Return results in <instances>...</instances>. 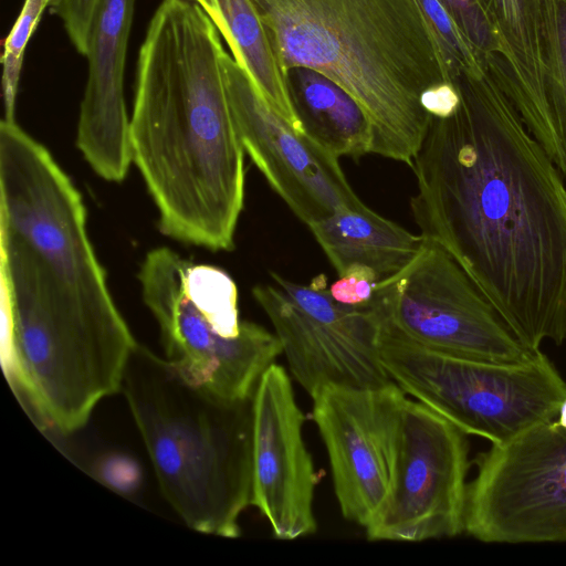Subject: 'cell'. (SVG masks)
Returning a JSON list of instances; mask_svg holds the SVG:
<instances>
[{
  "mask_svg": "<svg viewBox=\"0 0 566 566\" xmlns=\"http://www.w3.org/2000/svg\"><path fill=\"white\" fill-rule=\"evenodd\" d=\"M484 6L493 50L507 63L500 90L544 148L548 126L541 0H484Z\"/></svg>",
  "mask_w": 566,
  "mask_h": 566,
  "instance_id": "cell-16",
  "label": "cell"
},
{
  "mask_svg": "<svg viewBox=\"0 0 566 566\" xmlns=\"http://www.w3.org/2000/svg\"><path fill=\"white\" fill-rule=\"evenodd\" d=\"M188 261L160 247L146 254L138 272L164 358L185 381L217 398L251 399L264 371L282 354L281 344L274 333L248 321L238 335H223L187 291Z\"/></svg>",
  "mask_w": 566,
  "mask_h": 566,
  "instance_id": "cell-8",
  "label": "cell"
},
{
  "mask_svg": "<svg viewBox=\"0 0 566 566\" xmlns=\"http://www.w3.org/2000/svg\"><path fill=\"white\" fill-rule=\"evenodd\" d=\"M292 102L304 133L337 156L371 153L373 126L358 103L333 81L310 69L287 73Z\"/></svg>",
  "mask_w": 566,
  "mask_h": 566,
  "instance_id": "cell-18",
  "label": "cell"
},
{
  "mask_svg": "<svg viewBox=\"0 0 566 566\" xmlns=\"http://www.w3.org/2000/svg\"><path fill=\"white\" fill-rule=\"evenodd\" d=\"M287 73L310 69L369 118L371 153L411 166L431 116L424 91L453 83L419 0H252Z\"/></svg>",
  "mask_w": 566,
  "mask_h": 566,
  "instance_id": "cell-3",
  "label": "cell"
},
{
  "mask_svg": "<svg viewBox=\"0 0 566 566\" xmlns=\"http://www.w3.org/2000/svg\"><path fill=\"white\" fill-rule=\"evenodd\" d=\"M464 532L484 543L566 541L565 428L551 420L480 455Z\"/></svg>",
  "mask_w": 566,
  "mask_h": 566,
  "instance_id": "cell-9",
  "label": "cell"
},
{
  "mask_svg": "<svg viewBox=\"0 0 566 566\" xmlns=\"http://www.w3.org/2000/svg\"><path fill=\"white\" fill-rule=\"evenodd\" d=\"M369 306L379 326L426 347L494 363H524L527 348L458 261L426 239L397 274L379 281Z\"/></svg>",
  "mask_w": 566,
  "mask_h": 566,
  "instance_id": "cell-7",
  "label": "cell"
},
{
  "mask_svg": "<svg viewBox=\"0 0 566 566\" xmlns=\"http://www.w3.org/2000/svg\"><path fill=\"white\" fill-rule=\"evenodd\" d=\"M135 0H102L86 54L88 76L80 106L76 146L96 175L125 179L132 161L124 70Z\"/></svg>",
  "mask_w": 566,
  "mask_h": 566,
  "instance_id": "cell-15",
  "label": "cell"
},
{
  "mask_svg": "<svg viewBox=\"0 0 566 566\" xmlns=\"http://www.w3.org/2000/svg\"><path fill=\"white\" fill-rule=\"evenodd\" d=\"M59 0H24L20 14L3 43L2 95L4 118L15 119V99L27 45L48 8H54Z\"/></svg>",
  "mask_w": 566,
  "mask_h": 566,
  "instance_id": "cell-20",
  "label": "cell"
},
{
  "mask_svg": "<svg viewBox=\"0 0 566 566\" xmlns=\"http://www.w3.org/2000/svg\"><path fill=\"white\" fill-rule=\"evenodd\" d=\"M253 406L252 501L279 539L317 530L318 475L303 438L305 416L285 368L272 364L260 378Z\"/></svg>",
  "mask_w": 566,
  "mask_h": 566,
  "instance_id": "cell-14",
  "label": "cell"
},
{
  "mask_svg": "<svg viewBox=\"0 0 566 566\" xmlns=\"http://www.w3.org/2000/svg\"><path fill=\"white\" fill-rule=\"evenodd\" d=\"M378 282L377 275L370 269L354 266L338 276L329 286V292L333 298L343 305L364 307L371 302Z\"/></svg>",
  "mask_w": 566,
  "mask_h": 566,
  "instance_id": "cell-24",
  "label": "cell"
},
{
  "mask_svg": "<svg viewBox=\"0 0 566 566\" xmlns=\"http://www.w3.org/2000/svg\"><path fill=\"white\" fill-rule=\"evenodd\" d=\"M541 12L548 126L544 150L566 176V0H541Z\"/></svg>",
  "mask_w": 566,
  "mask_h": 566,
  "instance_id": "cell-19",
  "label": "cell"
},
{
  "mask_svg": "<svg viewBox=\"0 0 566 566\" xmlns=\"http://www.w3.org/2000/svg\"><path fill=\"white\" fill-rule=\"evenodd\" d=\"M420 101L430 116L444 117L457 108L460 95L453 83H442L424 91Z\"/></svg>",
  "mask_w": 566,
  "mask_h": 566,
  "instance_id": "cell-25",
  "label": "cell"
},
{
  "mask_svg": "<svg viewBox=\"0 0 566 566\" xmlns=\"http://www.w3.org/2000/svg\"><path fill=\"white\" fill-rule=\"evenodd\" d=\"M380 361L407 396L465 434L492 444L554 420L566 381L541 350L524 363H494L436 350L380 327Z\"/></svg>",
  "mask_w": 566,
  "mask_h": 566,
  "instance_id": "cell-6",
  "label": "cell"
},
{
  "mask_svg": "<svg viewBox=\"0 0 566 566\" xmlns=\"http://www.w3.org/2000/svg\"><path fill=\"white\" fill-rule=\"evenodd\" d=\"M311 398L340 513L366 528L390 492L407 395L390 381L378 387L329 384Z\"/></svg>",
  "mask_w": 566,
  "mask_h": 566,
  "instance_id": "cell-12",
  "label": "cell"
},
{
  "mask_svg": "<svg viewBox=\"0 0 566 566\" xmlns=\"http://www.w3.org/2000/svg\"><path fill=\"white\" fill-rule=\"evenodd\" d=\"M102 0H59L53 12L62 20L76 51L86 56Z\"/></svg>",
  "mask_w": 566,
  "mask_h": 566,
  "instance_id": "cell-22",
  "label": "cell"
},
{
  "mask_svg": "<svg viewBox=\"0 0 566 566\" xmlns=\"http://www.w3.org/2000/svg\"><path fill=\"white\" fill-rule=\"evenodd\" d=\"M270 274L276 285L258 284L252 295L273 325L292 376L310 396L329 384L392 381L378 355L380 326L369 306L336 302L324 274L307 285Z\"/></svg>",
  "mask_w": 566,
  "mask_h": 566,
  "instance_id": "cell-10",
  "label": "cell"
},
{
  "mask_svg": "<svg viewBox=\"0 0 566 566\" xmlns=\"http://www.w3.org/2000/svg\"><path fill=\"white\" fill-rule=\"evenodd\" d=\"M338 276L366 266L378 280L400 272L421 250L424 238L378 214L366 205L339 208L308 226Z\"/></svg>",
  "mask_w": 566,
  "mask_h": 566,
  "instance_id": "cell-17",
  "label": "cell"
},
{
  "mask_svg": "<svg viewBox=\"0 0 566 566\" xmlns=\"http://www.w3.org/2000/svg\"><path fill=\"white\" fill-rule=\"evenodd\" d=\"M558 420L557 422L566 429V399L563 401L560 409L558 411Z\"/></svg>",
  "mask_w": 566,
  "mask_h": 566,
  "instance_id": "cell-26",
  "label": "cell"
},
{
  "mask_svg": "<svg viewBox=\"0 0 566 566\" xmlns=\"http://www.w3.org/2000/svg\"><path fill=\"white\" fill-rule=\"evenodd\" d=\"M467 434L426 405L408 399L389 495L365 528L369 541L423 542L464 532Z\"/></svg>",
  "mask_w": 566,
  "mask_h": 566,
  "instance_id": "cell-11",
  "label": "cell"
},
{
  "mask_svg": "<svg viewBox=\"0 0 566 566\" xmlns=\"http://www.w3.org/2000/svg\"><path fill=\"white\" fill-rule=\"evenodd\" d=\"M122 391L160 491L182 522L202 534L239 537L252 501L253 397L217 398L140 345Z\"/></svg>",
  "mask_w": 566,
  "mask_h": 566,
  "instance_id": "cell-5",
  "label": "cell"
},
{
  "mask_svg": "<svg viewBox=\"0 0 566 566\" xmlns=\"http://www.w3.org/2000/svg\"><path fill=\"white\" fill-rule=\"evenodd\" d=\"M431 116L411 168L421 235L463 268L514 335L539 350L566 339V186L504 93L464 77Z\"/></svg>",
  "mask_w": 566,
  "mask_h": 566,
  "instance_id": "cell-1",
  "label": "cell"
},
{
  "mask_svg": "<svg viewBox=\"0 0 566 566\" xmlns=\"http://www.w3.org/2000/svg\"><path fill=\"white\" fill-rule=\"evenodd\" d=\"M86 209L51 153L14 120L0 124L1 279L51 317L134 345L90 241Z\"/></svg>",
  "mask_w": 566,
  "mask_h": 566,
  "instance_id": "cell-4",
  "label": "cell"
},
{
  "mask_svg": "<svg viewBox=\"0 0 566 566\" xmlns=\"http://www.w3.org/2000/svg\"><path fill=\"white\" fill-rule=\"evenodd\" d=\"M441 1L478 51L490 53L493 45L484 0Z\"/></svg>",
  "mask_w": 566,
  "mask_h": 566,
  "instance_id": "cell-23",
  "label": "cell"
},
{
  "mask_svg": "<svg viewBox=\"0 0 566 566\" xmlns=\"http://www.w3.org/2000/svg\"><path fill=\"white\" fill-rule=\"evenodd\" d=\"M220 33L191 0H163L138 52L132 161L160 231L230 251L244 207L242 142L229 104Z\"/></svg>",
  "mask_w": 566,
  "mask_h": 566,
  "instance_id": "cell-2",
  "label": "cell"
},
{
  "mask_svg": "<svg viewBox=\"0 0 566 566\" xmlns=\"http://www.w3.org/2000/svg\"><path fill=\"white\" fill-rule=\"evenodd\" d=\"M443 51L452 80L482 78L480 52L459 27L441 0H419Z\"/></svg>",
  "mask_w": 566,
  "mask_h": 566,
  "instance_id": "cell-21",
  "label": "cell"
},
{
  "mask_svg": "<svg viewBox=\"0 0 566 566\" xmlns=\"http://www.w3.org/2000/svg\"><path fill=\"white\" fill-rule=\"evenodd\" d=\"M222 73L245 154L298 219L308 227L339 208L365 206L346 179L338 157L277 115L227 52Z\"/></svg>",
  "mask_w": 566,
  "mask_h": 566,
  "instance_id": "cell-13",
  "label": "cell"
}]
</instances>
